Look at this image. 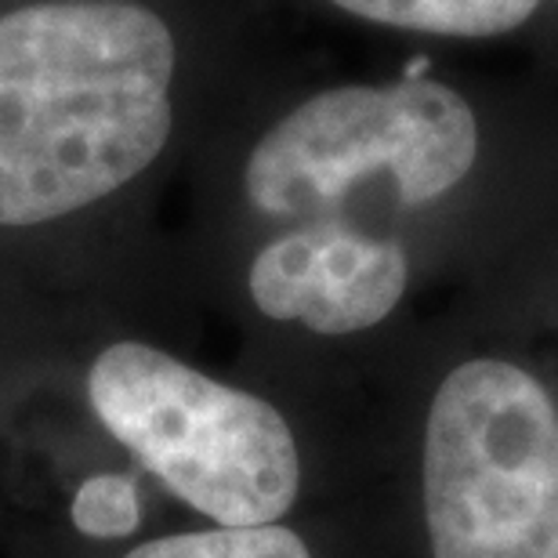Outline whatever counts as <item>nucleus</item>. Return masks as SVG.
Returning a JSON list of instances; mask_svg holds the SVG:
<instances>
[{
	"label": "nucleus",
	"mask_w": 558,
	"mask_h": 558,
	"mask_svg": "<svg viewBox=\"0 0 558 558\" xmlns=\"http://www.w3.org/2000/svg\"><path fill=\"white\" fill-rule=\"evenodd\" d=\"M207 0H0V236L138 196L207 106Z\"/></svg>",
	"instance_id": "f257e3e1"
},
{
	"label": "nucleus",
	"mask_w": 558,
	"mask_h": 558,
	"mask_svg": "<svg viewBox=\"0 0 558 558\" xmlns=\"http://www.w3.org/2000/svg\"><path fill=\"white\" fill-rule=\"evenodd\" d=\"M478 120L442 81L333 84L279 109L236 156V196L254 218L294 226L349 218L366 193L421 210L472 174Z\"/></svg>",
	"instance_id": "f03ea898"
},
{
	"label": "nucleus",
	"mask_w": 558,
	"mask_h": 558,
	"mask_svg": "<svg viewBox=\"0 0 558 558\" xmlns=\"http://www.w3.org/2000/svg\"><path fill=\"white\" fill-rule=\"evenodd\" d=\"M84 388L102 428L204 519L269 526L294 508L301 457L269 399L142 338L102 344Z\"/></svg>",
	"instance_id": "7ed1b4c3"
},
{
	"label": "nucleus",
	"mask_w": 558,
	"mask_h": 558,
	"mask_svg": "<svg viewBox=\"0 0 558 558\" xmlns=\"http://www.w3.org/2000/svg\"><path fill=\"white\" fill-rule=\"evenodd\" d=\"M435 558H558V407L505 360L446 374L424 428Z\"/></svg>",
	"instance_id": "20e7f679"
},
{
	"label": "nucleus",
	"mask_w": 558,
	"mask_h": 558,
	"mask_svg": "<svg viewBox=\"0 0 558 558\" xmlns=\"http://www.w3.org/2000/svg\"><path fill=\"white\" fill-rule=\"evenodd\" d=\"M407 287L410 254L403 240L341 215L283 226L247 265V298L265 319L298 323L323 338L385 323Z\"/></svg>",
	"instance_id": "39448f33"
},
{
	"label": "nucleus",
	"mask_w": 558,
	"mask_h": 558,
	"mask_svg": "<svg viewBox=\"0 0 558 558\" xmlns=\"http://www.w3.org/2000/svg\"><path fill=\"white\" fill-rule=\"evenodd\" d=\"M323 4L366 26L483 40L519 29L541 8V0H323Z\"/></svg>",
	"instance_id": "423d86ee"
},
{
	"label": "nucleus",
	"mask_w": 558,
	"mask_h": 558,
	"mask_svg": "<svg viewBox=\"0 0 558 558\" xmlns=\"http://www.w3.org/2000/svg\"><path fill=\"white\" fill-rule=\"evenodd\" d=\"M124 558H312L305 541L287 526H215L199 533H171L138 544Z\"/></svg>",
	"instance_id": "0eeeda50"
},
{
	"label": "nucleus",
	"mask_w": 558,
	"mask_h": 558,
	"mask_svg": "<svg viewBox=\"0 0 558 558\" xmlns=\"http://www.w3.org/2000/svg\"><path fill=\"white\" fill-rule=\"evenodd\" d=\"M73 526L84 537L120 541L142 526V497L131 475H92L73 497Z\"/></svg>",
	"instance_id": "6e6552de"
}]
</instances>
